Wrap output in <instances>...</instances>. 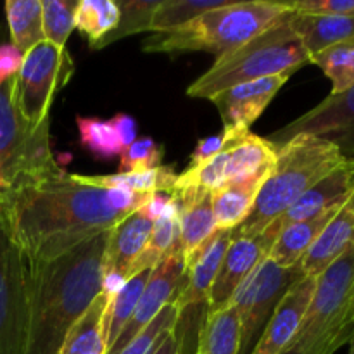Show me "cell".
I'll return each instance as SVG.
<instances>
[{
    "label": "cell",
    "mask_w": 354,
    "mask_h": 354,
    "mask_svg": "<svg viewBox=\"0 0 354 354\" xmlns=\"http://www.w3.org/2000/svg\"><path fill=\"white\" fill-rule=\"evenodd\" d=\"M24 54L12 44L0 45V85L7 83L17 75L23 64Z\"/></svg>",
    "instance_id": "41"
},
{
    "label": "cell",
    "mask_w": 354,
    "mask_h": 354,
    "mask_svg": "<svg viewBox=\"0 0 354 354\" xmlns=\"http://www.w3.org/2000/svg\"><path fill=\"white\" fill-rule=\"evenodd\" d=\"M228 149V183L270 173L277 159V145L259 135H225Z\"/></svg>",
    "instance_id": "22"
},
{
    "label": "cell",
    "mask_w": 354,
    "mask_h": 354,
    "mask_svg": "<svg viewBox=\"0 0 354 354\" xmlns=\"http://www.w3.org/2000/svg\"><path fill=\"white\" fill-rule=\"evenodd\" d=\"M315 286H317V279L304 277L283 296L251 354H280L287 348L310 306Z\"/></svg>",
    "instance_id": "17"
},
{
    "label": "cell",
    "mask_w": 354,
    "mask_h": 354,
    "mask_svg": "<svg viewBox=\"0 0 354 354\" xmlns=\"http://www.w3.org/2000/svg\"><path fill=\"white\" fill-rule=\"evenodd\" d=\"M289 14L290 10L242 47L216 57L214 64L204 75L190 83L187 95L209 100L216 93L239 83L283 73L292 76L297 69L310 64V54L290 28Z\"/></svg>",
    "instance_id": "4"
},
{
    "label": "cell",
    "mask_w": 354,
    "mask_h": 354,
    "mask_svg": "<svg viewBox=\"0 0 354 354\" xmlns=\"http://www.w3.org/2000/svg\"><path fill=\"white\" fill-rule=\"evenodd\" d=\"M111 124L116 130L118 138H120L123 149H127L128 145L137 140V121L131 116L120 113L111 120Z\"/></svg>",
    "instance_id": "43"
},
{
    "label": "cell",
    "mask_w": 354,
    "mask_h": 354,
    "mask_svg": "<svg viewBox=\"0 0 354 354\" xmlns=\"http://www.w3.org/2000/svg\"><path fill=\"white\" fill-rule=\"evenodd\" d=\"M232 0H161L154 10L149 31L169 33L192 23L207 10L227 6Z\"/></svg>",
    "instance_id": "30"
},
{
    "label": "cell",
    "mask_w": 354,
    "mask_h": 354,
    "mask_svg": "<svg viewBox=\"0 0 354 354\" xmlns=\"http://www.w3.org/2000/svg\"><path fill=\"white\" fill-rule=\"evenodd\" d=\"M348 156L332 142L311 135H297L277 152V159L263 182L248 220L232 230V237L254 239L282 216L294 203L317 185Z\"/></svg>",
    "instance_id": "3"
},
{
    "label": "cell",
    "mask_w": 354,
    "mask_h": 354,
    "mask_svg": "<svg viewBox=\"0 0 354 354\" xmlns=\"http://www.w3.org/2000/svg\"><path fill=\"white\" fill-rule=\"evenodd\" d=\"M311 62L332 82V93H342L354 86V40L342 41L320 52Z\"/></svg>",
    "instance_id": "34"
},
{
    "label": "cell",
    "mask_w": 354,
    "mask_h": 354,
    "mask_svg": "<svg viewBox=\"0 0 354 354\" xmlns=\"http://www.w3.org/2000/svg\"><path fill=\"white\" fill-rule=\"evenodd\" d=\"M6 16L12 45L23 54L44 44L41 0H7Z\"/></svg>",
    "instance_id": "27"
},
{
    "label": "cell",
    "mask_w": 354,
    "mask_h": 354,
    "mask_svg": "<svg viewBox=\"0 0 354 354\" xmlns=\"http://www.w3.org/2000/svg\"><path fill=\"white\" fill-rule=\"evenodd\" d=\"M78 0H41L45 41L55 47H66L69 35L75 30V12Z\"/></svg>",
    "instance_id": "37"
},
{
    "label": "cell",
    "mask_w": 354,
    "mask_h": 354,
    "mask_svg": "<svg viewBox=\"0 0 354 354\" xmlns=\"http://www.w3.org/2000/svg\"><path fill=\"white\" fill-rule=\"evenodd\" d=\"M349 204H351V206H353V209H354V192H353L351 199H349Z\"/></svg>",
    "instance_id": "47"
},
{
    "label": "cell",
    "mask_w": 354,
    "mask_h": 354,
    "mask_svg": "<svg viewBox=\"0 0 354 354\" xmlns=\"http://www.w3.org/2000/svg\"><path fill=\"white\" fill-rule=\"evenodd\" d=\"M28 328V261L0 216V354H23Z\"/></svg>",
    "instance_id": "11"
},
{
    "label": "cell",
    "mask_w": 354,
    "mask_h": 354,
    "mask_svg": "<svg viewBox=\"0 0 354 354\" xmlns=\"http://www.w3.org/2000/svg\"><path fill=\"white\" fill-rule=\"evenodd\" d=\"M351 320H353V328H354V296H353V310H351Z\"/></svg>",
    "instance_id": "46"
},
{
    "label": "cell",
    "mask_w": 354,
    "mask_h": 354,
    "mask_svg": "<svg viewBox=\"0 0 354 354\" xmlns=\"http://www.w3.org/2000/svg\"><path fill=\"white\" fill-rule=\"evenodd\" d=\"M176 173L171 166H158L147 171L116 173V175H78L82 182L99 189H128L138 194L171 192L176 182Z\"/></svg>",
    "instance_id": "26"
},
{
    "label": "cell",
    "mask_w": 354,
    "mask_h": 354,
    "mask_svg": "<svg viewBox=\"0 0 354 354\" xmlns=\"http://www.w3.org/2000/svg\"><path fill=\"white\" fill-rule=\"evenodd\" d=\"M241 324L234 306L207 317L194 354H239Z\"/></svg>",
    "instance_id": "29"
},
{
    "label": "cell",
    "mask_w": 354,
    "mask_h": 354,
    "mask_svg": "<svg viewBox=\"0 0 354 354\" xmlns=\"http://www.w3.org/2000/svg\"><path fill=\"white\" fill-rule=\"evenodd\" d=\"M303 279L301 265L283 268L268 258L252 270L230 303L241 324L239 354H251L280 301Z\"/></svg>",
    "instance_id": "10"
},
{
    "label": "cell",
    "mask_w": 354,
    "mask_h": 354,
    "mask_svg": "<svg viewBox=\"0 0 354 354\" xmlns=\"http://www.w3.org/2000/svg\"><path fill=\"white\" fill-rule=\"evenodd\" d=\"M354 245V209L348 203L335 213L322 230L310 251L301 259V270L304 277L318 279L327 268H330L341 256H344Z\"/></svg>",
    "instance_id": "20"
},
{
    "label": "cell",
    "mask_w": 354,
    "mask_h": 354,
    "mask_svg": "<svg viewBox=\"0 0 354 354\" xmlns=\"http://www.w3.org/2000/svg\"><path fill=\"white\" fill-rule=\"evenodd\" d=\"M180 248V225L178 218H159L154 221L151 241L144 249L137 261L130 270V277L144 272V270H154L162 259L173 251Z\"/></svg>",
    "instance_id": "33"
},
{
    "label": "cell",
    "mask_w": 354,
    "mask_h": 354,
    "mask_svg": "<svg viewBox=\"0 0 354 354\" xmlns=\"http://www.w3.org/2000/svg\"><path fill=\"white\" fill-rule=\"evenodd\" d=\"M354 192V156H348L342 165L332 169L327 176L311 187L297 203H294L286 213L277 218L263 232L277 241L286 227L301 221L311 220L332 209H341Z\"/></svg>",
    "instance_id": "15"
},
{
    "label": "cell",
    "mask_w": 354,
    "mask_h": 354,
    "mask_svg": "<svg viewBox=\"0 0 354 354\" xmlns=\"http://www.w3.org/2000/svg\"><path fill=\"white\" fill-rule=\"evenodd\" d=\"M290 9L289 2H228L227 6L201 14L192 23L169 33H156L144 41L145 52L185 54L204 50L216 57L228 54L263 33Z\"/></svg>",
    "instance_id": "5"
},
{
    "label": "cell",
    "mask_w": 354,
    "mask_h": 354,
    "mask_svg": "<svg viewBox=\"0 0 354 354\" xmlns=\"http://www.w3.org/2000/svg\"><path fill=\"white\" fill-rule=\"evenodd\" d=\"M151 354H182L180 353L178 341H176L173 330L169 332V334L165 335V339H162V341L156 346L154 351H152Z\"/></svg>",
    "instance_id": "44"
},
{
    "label": "cell",
    "mask_w": 354,
    "mask_h": 354,
    "mask_svg": "<svg viewBox=\"0 0 354 354\" xmlns=\"http://www.w3.org/2000/svg\"><path fill=\"white\" fill-rule=\"evenodd\" d=\"M151 273L152 270L149 268L130 277L123 286V289L113 299L107 301L106 315H104V341H106V349H109L116 342L123 327L128 324L131 315H133L138 299H140L142 292H144L145 286H147L149 279H151Z\"/></svg>",
    "instance_id": "28"
},
{
    "label": "cell",
    "mask_w": 354,
    "mask_h": 354,
    "mask_svg": "<svg viewBox=\"0 0 354 354\" xmlns=\"http://www.w3.org/2000/svg\"><path fill=\"white\" fill-rule=\"evenodd\" d=\"M176 324V308L175 304H166L161 313L137 335L131 342H128L127 348L120 354H151L156 346L165 339L166 334L175 328Z\"/></svg>",
    "instance_id": "38"
},
{
    "label": "cell",
    "mask_w": 354,
    "mask_h": 354,
    "mask_svg": "<svg viewBox=\"0 0 354 354\" xmlns=\"http://www.w3.org/2000/svg\"><path fill=\"white\" fill-rule=\"evenodd\" d=\"M120 7L113 0H80L75 12V28L88 38L90 45L116 28Z\"/></svg>",
    "instance_id": "32"
},
{
    "label": "cell",
    "mask_w": 354,
    "mask_h": 354,
    "mask_svg": "<svg viewBox=\"0 0 354 354\" xmlns=\"http://www.w3.org/2000/svg\"><path fill=\"white\" fill-rule=\"evenodd\" d=\"M107 297L102 292L93 299L82 318L75 322L66 335L59 354H106L104 341V315Z\"/></svg>",
    "instance_id": "25"
},
{
    "label": "cell",
    "mask_w": 354,
    "mask_h": 354,
    "mask_svg": "<svg viewBox=\"0 0 354 354\" xmlns=\"http://www.w3.org/2000/svg\"><path fill=\"white\" fill-rule=\"evenodd\" d=\"M290 75L268 76V78L252 80L248 83H239L223 92L211 97V102L220 111L223 121L225 135L248 133L251 124L270 106L277 93L289 82Z\"/></svg>",
    "instance_id": "14"
},
{
    "label": "cell",
    "mask_w": 354,
    "mask_h": 354,
    "mask_svg": "<svg viewBox=\"0 0 354 354\" xmlns=\"http://www.w3.org/2000/svg\"><path fill=\"white\" fill-rule=\"evenodd\" d=\"M171 194L180 203V248H182L183 263L189 265L190 259L216 232L213 192L203 189H183Z\"/></svg>",
    "instance_id": "19"
},
{
    "label": "cell",
    "mask_w": 354,
    "mask_h": 354,
    "mask_svg": "<svg viewBox=\"0 0 354 354\" xmlns=\"http://www.w3.org/2000/svg\"><path fill=\"white\" fill-rule=\"evenodd\" d=\"M289 6L292 10H301V12L354 17V0H296L289 2Z\"/></svg>",
    "instance_id": "40"
},
{
    "label": "cell",
    "mask_w": 354,
    "mask_h": 354,
    "mask_svg": "<svg viewBox=\"0 0 354 354\" xmlns=\"http://www.w3.org/2000/svg\"><path fill=\"white\" fill-rule=\"evenodd\" d=\"M297 135L332 142L344 156L349 151L354 152V86L342 93H330L303 116L273 131L268 140L279 149Z\"/></svg>",
    "instance_id": "12"
},
{
    "label": "cell",
    "mask_w": 354,
    "mask_h": 354,
    "mask_svg": "<svg viewBox=\"0 0 354 354\" xmlns=\"http://www.w3.org/2000/svg\"><path fill=\"white\" fill-rule=\"evenodd\" d=\"M161 0H121L118 2L120 7V21H118L116 28L106 37L100 38L93 45H90L92 50H100L106 48L107 45L114 44V41L127 38L130 35H137L140 31H149L151 28V19L154 10Z\"/></svg>",
    "instance_id": "31"
},
{
    "label": "cell",
    "mask_w": 354,
    "mask_h": 354,
    "mask_svg": "<svg viewBox=\"0 0 354 354\" xmlns=\"http://www.w3.org/2000/svg\"><path fill=\"white\" fill-rule=\"evenodd\" d=\"M228 183V149L225 144L223 151L218 152L214 158L206 162L187 168L185 171L176 176L175 187L171 192L183 189H203L209 192H216Z\"/></svg>",
    "instance_id": "35"
},
{
    "label": "cell",
    "mask_w": 354,
    "mask_h": 354,
    "mask_svg": "<svg viewBox=\"0 0 354 354\" xmlns=\"http://www.w3.org/2000/svg\"><path fill=\"white\" fill-rule=\"evenodd\" d=\"M151 194L99 189L78 175L23 178L0 185V216L30 261H47L109 232Z\"/></svg>",
    "instance_id": "1"
},
{
    "label": "cell",
    "mask_w": 354,
    "mask_h": 354,
    "mask_svg": "<svg viewBox=\"0 0 354 354\" xmlns=\"http://www.w3.org/2000/svg\"><path fill=\"white\" fill-rule=\"evenodd\" d=\"M50 147V118L30 128L12 100V80L0 85V185L62 175Z\"/></svg>",
    "instance_id": "7"
},
{
    "label": "cell",
    "mask_w": 354,
    "mask_h": 354,
    "mask_svg": "<svg viewBox=\"0 0 354 354\" xmlns=\"http://www.w3.org/2000/svg\"><path fill=\"white\" fill-rule=\"evenodd\" d=\"M75 75V62L66 47L37 45L24 54L23 64L12 78V100L30 128H38L50 118V107L59 90Z\"/></svg>",
    "instance_id": "9"
},
{
    "label": "cell",
    "mask_w": 354,
    "mask_h": 354,
    "mask_svg": "<svg viewBox=\"0 0 354 354\" xmlns=\"http://www.w3.org/2000/svg\"><path fill=\"white\" fill-rule=\"evenodd\" d=\"M273 242L275 241L265 232L254 239L232 237L211 289L209 315L230 306L237 289L251 275L252 270L268 256Z\"/></svg>",
    "instance_id": "16"
},
{
    "label": "cell",
    "mask_w": 354,
    "mask_h": 354,
    "mask_svg": "<svg viewBox=\"0 0 354 354\" xmlns=\"http://www.w3.org/2000/svg\"><path fill=\"white\" fill-rule=\"evenodd\" d=\"M154 221L135 211L114 225L107 234L106 251H104V273H121L130 279V270L138 256L144 252L151 241Z\"/></svg>",
    "instance_id": "18"
},
{
    "label": "cell",
    "mask_w": 354,
    "mask_h": 354,
    "mask_svg": "<svg viewBox=\"0 0 354 354\" xmlns=\"http://www.w3.org/2000/svg\"><path fill=\"white\" fill-rule=\"evenodd\" d=\"M102 232L71 251L28 261V328L23 354H59L69 328L102 290Z\"/></svg>",
    "instance_id": "2"
},
{
    "label": "cell",
    "mask_w": 354,
    "mask_h": 354,
    "mask_svg": "<svg viewBox=\"0 0 354 354\" xmlns=\"http://www.w3.org/2000/svg\"><path fill=\"white\" fill-rule=\"evenodd\" d=\"M268 173L254 178L232 182L213 192V214L216 230H235L251 214L256 196Z\"/></svg>",
    "instance_id": "23"
},
{
    "label": "cell",
    "mask_w": 354,
    "mask_h": 354,
    "mask_svg": "<svg viewBox=\"0 0 354 354\" xmlns=\"http://www.w3.org/2000/svg\"><path fill=\"white\" fill-rule=\"evenodd\" d=\"M183 272H185V263H183L182 249L173 251L152 270L151 279H149L147 286H145L144 292L138 299L133 315L123 327L120 337L107 349L106 354H120L127 348L128 342L133 341L161 313L166 304L175 301L180 289V282L183 279Z\"/></svg>",
    "instance_id": "13"
},
{
    "label": "cell",
    "mask_w": 354,
    "mask_h": 354,
    "mask_svg": "<svg viewBox=\"0 0 354 354\" xmlns=\"http://www.w3.org/2000/svg\"><path fill=\"white\" fill-rule=\"evenodd\" d=\"M232 242V230H216L197 254L185 265L183 279L176 294V324L173 328L180 353L194 354L201 332L209 315V296L223 256Z\"/></svg>",
    "instance_id": "8"
},
{
    "label": "cell",
    "mask_w": 354,
    "mask_h": 354,
    "mask_svg": "<svg viewBox=\"0 0 354 354\" xmlns=\"http://www.w3.org/2000/svg\"><path fill=\"white\" fill-rule=\"evenodd\" d=\"M289 23L310 59L334 45L354 40V17L290 10Z\"/></svg>",
    "instance_id": "21"
},
{
    "label": "cell",
    "mask_w": 354,
    "mask_h": 354,
    "mask_svg": "<svg viewBox=\"0 0 354 354\" xmlns=\"http://www.w3.org/2000/svg\"><path fill=\"white\" fill-rule=\"evenodd\" d=\"M225 144H227V137H225V133L213 135V137H207V138H203V140H199L197 147L194 149L192 156H190L189 168L201 165V162H206L207 159L214 158L218 152L223 151Z\"/></svg>",
    "instance_id": "42"
},
{
    "label": "cell",
    "mask_w": 354,
    "mask_h": 354,
    "mask_svg": "<svg viewBox=\"0 0 354 354\" xmlns=\"http://www.w3.org/2000/svg\"><path fill=\"white\" fill-rule=\"evenodd\" d=\"M165 147L151 137L137 138L120 156V173L147 171L161 166Z\"/></svg>",
    "instance_id": "39"
},
{
    "label": "cell",
    "mask_w": 354,
    "mask_h": 354,
    "mask_svg": "<svg viewBox=\"0 0 354 354\" xmlns=\"http://www.w3.org/2000/svg\"><path fill=\"white\" fill-rule=\"evenodd\" d=\"M76 124H78L80 142L93 158L111 159L121 156L123 145H121L111 121H104L100 118L78 116Z\"/></svg>",
    "instance_id": "36"
},
{
    "label": "cell",
    "mask_w": 354,
    "mask_h": 354,
    "mask_svg": "<svg viewBox=\"0 0 354 354\" xmlns=\"http://www.w3.org/2000/svg\"><path fill=\"white\" fill-rule=\"evenodd\" d=\"M354 245L317 279L292 341L280 354H335L354 335Z\"/></svg>",
    "instance_id": "6"
},
{
    "label": "cell",
    "mask_w": 354,
    "mask_h": 354,
    "mask_svg": "<svg viewBox=\"0 0 354 354\" xmlns=\"http://www.w3.org/2000/svg\"><path fill=\"white\" fill-rule=\"evenodd\" d=\"M349 354H354V335L351 337V341H349Z\"/></svg>",
    "instance_id": "45"
},
{
    "label": "cell",
    "mask_w": 354,
    "mask_h": 354,
    "mask_svg": "<svg viewBox=\"0 0 354 354\" xmlns=\"http://www.w3.org/2000/svg\"><path fill=\"white\" fill-rule=\"evenodd\" d=\"M337 211L339 209L327 211L317 218L286 227L279 234L277 241L273 242L266 258L272 259L279 266H283V268L299 265L301 259L310 251L313 242L317 241L318 235L322 234V230L327 227V223L335 216Z\"/></svg>",
    "instance_id": "24"
}]
</instances>
